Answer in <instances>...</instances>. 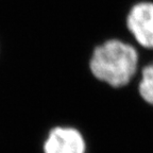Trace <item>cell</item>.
<instances>
[{"label": "cell", "mask_w": 153, "mask_h": 153, "mask_svg": "<svg viewBox=\"0 0 153 153\" xmlns=\"http://www.w3.org/2000/svg\"><path fill=\"white\" fill-rule=\"evenodd\" d=\"M138 59L134 46L118 38H111L94 49L89 70L99 81L113 87H122L136 74Z\"/></svg>", "instance_id": "cell-1"}, {"label": "cell", "mask_w": 153, "mask_h": 153, "mask_svg": "<svg viewBox=\"0 0 153 153\" xmlns=\"http://www.w3.org/2000/svg\"><path fill=\"white\" fill-rule=\"evenodd\" d=\"M127 28L139 46L153 49V1H140L130 9Z\"/></svg>", "instance_id": "cell-2"}, {"label": "cell", "mask_w": 153, "mask_h": 153, "mask_svg": "<svg viewBox=\"0 0 153 153\" xmlns=\"http://www.w3.org/2000/svg\"><path fill=\"white\" fill-rule=\"evenodd\" d=\"M83 135L74 128H53L44 143V153H85Z\"/></svg>", "instance_id": "cell-3"}, {"label": "cell", "mask_w": 153, "mask_h": 153, "mask_svg": "<svg viewBox=\"0 0 153 153\" xmlns=\"http://www.w3.org/2000/svg\"><path fill=\"white\" fill-rule=\"evenodd\" d=\"M138 91L143 100L153 105V63L143 67L141 70Z\"/></svg>", "instance_id": "cell-4"}]
</instances>
